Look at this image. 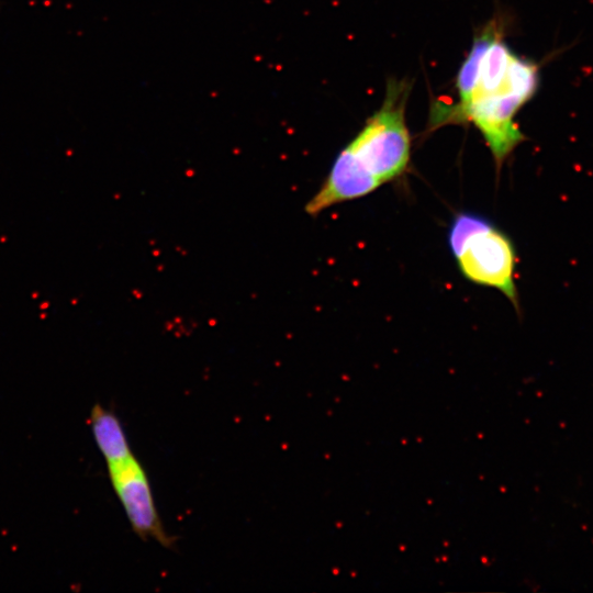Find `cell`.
Returning a JSON list of instances; mask_svg holds the SVG:
<instances>
[{"label":"cell","mask_w":593,"mask_h":593,"mask_svg":"<svg viewBox=\"0 0 593 593\" xmlns=\"http://www.w3.org/2000/svg\"><path fill=\"white\" fill-rule=\"evenodd\" d=\"M539 87V67L517 55L490 22L474 37L456 78L457 102L437 103L428 130L471 123L489 147L496 171L526 141L515 118Z\"/></svg>","instance_id":"1"},{"label":"cell","mask_w":593,"mask_h":593,"mask_svg":"<svg viewBox=\"0 0 593 593\" xmlns=\"http://www.w3.org/2000/svg\"><path fill=\"white\" fill-rule=\"evenodd\" d=\"M89 424L97 447L108 467L121 463L134 456L123 426L113 412L97 404L91 410Z\"/></svg>","instance_id":"5"},{"label":"cell","mask_w":593,"mask_h":593,"mask_svg":"<svg viewBox=\"0 0 593 593\" xmlns=\"http://www.w3.org/2000/svg\"><path fill=\"white\" fill-rule=\"evenodd\" d=\"M114 492L133 532L143 540H155L166 548L174 539L166 532L156 508L147 474L135 458L108 467Z\"/></svg>","instance_id":"4"},{"label":"cell","mask_w":593,"mask_h":593,"mask_svg":"<svg viewBox=\"0 0 593 593\" xmlns=\"http://www.w3.org/2000/svg\"><path fill=\"white\" fill-rule=\"evenodd\" d=\"M447 242L463 278L500 291L519 313L515 284L517 254L504 231L484 215L460 211L450 221Z\"/></svg>","instance_id":"3"},{"label":"cell","mask_w":593,"mask_h":593,"mask_svg":"<svg viewBox=\"0 0 593 593\" xmlns=\"http://www.w3.org/2000/svg\"><path fill=\"white\" fill-rule=\"evenodd\" d=\"M411 88L406 79H389L381 107L339 152L372 191L401 178L410 166L405 105Z\"/></svg>","instance_id":"2"}]
</instances>
